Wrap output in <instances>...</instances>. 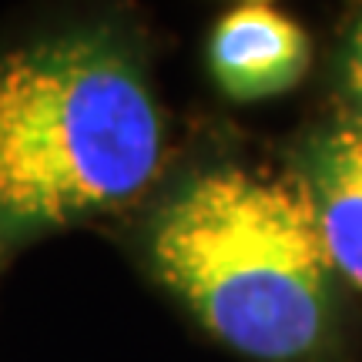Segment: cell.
<instances>
[{"label":"cell","instance_id":"6da1fadb","mask_svg":"<svg viewBox=\"0 0 362 362\" xmlns=\"http://www.w3.org/2000/svg\"><path fill=\"white\" fill-rule=\"evenodd\" d=\"M151 262L245 359L298 362L329 332L336 269L315 194L296 175L245 165L194 175L155 215Z\"/></svg>","mask_w":362,"mask_h":362},{"label":"cell","instance_id":"277c9868","mask_svg":"<svg viewBox=\"0 0 362 362\" xmlns=\"http://www.w3.org/2000/svg\"><path fill=\"white\" fill-rule=\"evenodd\" d=\"M332 269L362 288V124L339 128L315 158L309 185Z\"/></svg>","mask_w":362,"mask_h":362},{"label":"cell","instance_id":"5b68a950","mask_svg":"<svg viewBox=\"0 0 362 362\" xmlns=\"http://www.w3.org/2000/svg\"><path fill=\"white\" fill-rule=\"evenodd\" d=\"M346 81H349V94H352V104L359 111V124H362V21L352 34V44H349V57H346Z\"/></svg>","mask_w":362,"mask_h":362},{"label":"cell","instance_id":"3957f363","mask_svg":"<svg viewBox=\"0 0 362 362\" xmlns=\"http://www.w3.org/2000/svg\"><path fill=\"white\" fill-rule=\"evenodd\" d=\"M309 34L275 4L248 0L221 13L208 40L211 78L232 101H269L305 78Z\"/></svg>","mask_w":362,"mask_h":362},{"label":"cell","instance_id":"7a4b0ae2","mask_svg":"<svg viewBox=\"0 0 362 362\" xmlns=\"http://www.w3.org/2000/svg\"><path fill=\"white\" fill-rule=\"evenodd\" d=\"M161 155V111L121 47L57 37L0 57V235L124 205Z\"/></svg>","mask_w":362,"mask_h":362}]
</instances>
